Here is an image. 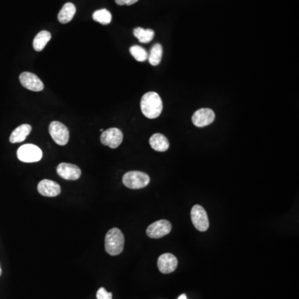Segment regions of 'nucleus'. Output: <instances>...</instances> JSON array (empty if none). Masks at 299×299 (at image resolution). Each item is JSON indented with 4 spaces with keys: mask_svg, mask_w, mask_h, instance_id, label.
<instances>
[{
    "mask_svg": "<svg viewBox=\"0 0 299 299\" xmlns=\"http://www.w3.org/2000/svg\"><path fill=\"white\" fill-rule=\"evenodd\" d=\"M50 136L59 146H65L69 140V131L67 127L59 121H52L49 125Z\"/></svg>",
    "mask_w": 299,
    "mask_h": 299,
    "instance_id": "423d86ee",
    "label": "nucleus"
},
{
    "mask_svg": "<svg viewBox=\"0 0 299 299\" xmlns=\"http://www.w3.org/2000/svg\"><path fill=\"white\" fill-rule=\"evenodd\" d=\"M178 299H187V297H186V295L185 294H181V296L178 297Z\"/></svg>",
    "mask_w": 299,
    "mask_h": 299,
    "instance_id": "b1692460",
    "label": "nucleus"
},
{
    "mask_svg": "<svg viewBox=\"0 0 299 299\" xmlns=\"http://www.w3.org/2000/svg\"><path fill=\"white\" fill-rule=\"evenodd\" d=\"M178 259L172 254H164L158 258L157 266L162 273H170L177 269Z\"/></svg>",
    "mask_w": 299,
    "mask_h": 299,
    "instance_id": "f8f14e48",
    "label": "nucleus"
},
{
    "mask_svg": "<svg viewBox=\"0 0 299 299\" xmlns=\"http://www.w3.org/2000/svg\"><path fill=\"white\" fill-rule=\"evenodd\" d=\"M123 133L121 130L116 127L104 131L101 135V142L104 146L116 149L121 144Z\"/></svg>",
    "mask_w": 299,
    "mask_h": 299,
    "instance_id": "0eeeda50",
    "label": "nucleus"
},
{
    "mask_svg": "<svg viewBox=\"0 0 299 299\" xmlns=\"http://www.w3.org/2000/svg\"><path fill=\"white\" fill-rule=\"evenodd\" d=\"M171 228L172 226L168 220H158L148 226L147 235L151 239H161L162 237L169 235Z\"/></svg>",
    "mask_w": 299,
    "mask_h": 299,
    "instance_id": "6e6552de",
    "label": "nucleus"
},
{
    "mask_svg": "<svg viewBox=\"0 0 299 299\" xmlns=\"http://www.w3.org/2000/svg\"><path fill=\"white\" fill-rule=\"evenodd\" d=\"M97 299H112V293L105 290V288H100L97 293Z\"/></svg>",
    "mask_w": 299,
    "mask_h": 299,
    "instance_id": "4be33fe9",
    "label": "nucleus"
},
{
    "mask_svg": "<svg viewBox=\"0 0 299 299\" xmlns=\"http://www.w3.org/2000/svg\"><path fill=\"white\" fill-rule=\"evenodd\" d=\"M93 20L98 22L102 25H108L112 22V13L108 9H99L94 12L93 15Z\"/></svg>",
    "mask_w": 299,
    "mask_h": 299,
    "instance_id": "aec40b11",
    "label": "nucleus"
},
{
    "mask_svg": "<svg viewBox=\"0 0 299 299\" xmlns=\"http://www.w3.org/2000/svg\"><path fill=\"white\" fill-rule=\"evenodd\" d=\"M162 54H163L162 46L160 43L155 44L151 48L148 58H147L149 63H151L152 66H157L162 61Z\"/></svg>",
    "mask_w": 299,
    "mask_h": 299,
    "instance_id": "6ab92c4d",
    "label": "nucleus"
},
{
    "mask_svg": "<svg viewBox=\"0 0 299 299\" xmlns=\"http://www.w3.org/2000/svg\"><path fill=\"white\" fill-rule=\"evenodd\" d=\"M100 131H101V132H103L104 130L103 129H100Z\"/></svg>",
    "mask_w": 299,
    "mask_h": 299,
    "instance_id": "a878e982",
    "label": "nucleus"
},
{
    "mask_svg": "<svg viewBox=\"0 0 299 299\" xmlns=\"http://www.w3.org/2000/svg\"><path fill=\"white\" fill-rule=\"evenodd\" d=\"M130 52L138 62H145L148 58L147 50L140 46L134 45L130 48Z\"/></svg>",
    "mask_w": 299,
    "mask_h": 299,
    "instance_id": "412c9836",
    "label": "nucleus"
},
{
    "mask_svg": "<svg viewBox=\"0 0 299 299\" xmlns=\"http://www.w3.org/2000/svg\"><path fill=\"white\" fill-rule=\"evenodd\" d=\"M32 131V127L28 124H23V125L17 127L14 131L11 134L9 140L11 143H20L24 142L26 139L27 136L30 134Z\"/></svg>",
    "mask_w": 299,
    "mask_h": 299,
    "instance_id": "2eb2a0df",
    "label": "nucleus"
},
{
    "mask_svg": "<svg viewBox=\"0 0 299 299\" xmlns=\"http://www.w3.org/2000/svg\"><path fill=\"white\" fill-rule=\"evenodd\" d=\"M191 220L195 228L200 232H205L209 228V218L206 211L199 205L193 206L191 209Z\"/></svg>",
    "mask_w": 299,
    "mask_h": 299,
    "instance_id": "39448f33",
    "label": "nucleus"
},
{
    "mask_svg": "<svg viewBox=\"0 0 299 299\" xmlns=\"http://www.w3.org/2000/svg\"><path fill=\"white\" fill-rule=\"evenodd\" d=\"M133 33L134 36L142 43H150L155 36V32L152 29H144L142 28H135Z\"/></svg>",
    "mask_w": 299,
    "mask_h": 299,
    "instance_id": "a211bd4d",
    "label": "nucleus"
},
{
    "mask_svg": "<svg viewBox=\"0 0 299 299\" xmlns=\"http://www.w3.org/2000/svg\"><path fill=\"white\" fill-rule=\"evenodd\" d=\"M149 142H150L151 148L154 149L155 151H159V152L167 151L170 147L168 139L161 133L154 134L150 138Z\"/></svg>",
    "mask_w": 299,
    "mask_h": 299,
    "instance_id": "4468645a",
    "label": "nucleus"
},
{
    "mask_svg": "<svg viewBox=\"0 0 299 299\" xmlns=\"http://www.w3.org/2000/svg\"><path fill=\"white\" fill-rule=\"evenodd\" d=\"M2 274V269H1V266H0V276Z\"/></svg>",
    "mask_w": 299,
    "mask_h": 299,
    "instance_id": "393cba45",
    "label": "nucleus"
},
{
    "mask_svg": "<svg viewBox=\"0 0 299 299\" xmlns=\"http://www.w3.org/2000/svg\"><path fill=\"white\" fill-rule=\"evenodd\" d=\"M125 238L119 228H113L105 235V249L108 254L116 256L122 253L124 250Z\"/></svg>",
    "mask_w": 299,
    "mask_h": 299,
    "instance_id": "f03ea898",
    "label": "nucleus"
},
{
    "mask_svg": "<svg viewBox=\"0 0 299 299\" xmlns=\"http://www.w3.org/2000/svg\"><path fill=\"white\" fill-rule=\"evenodd\" d=\"M76 13V7L73 3H67L63 5L58 13V21L61 24H67L74 19Z\"/></svg>",
    "mask_w": 299,
    "mask_h": 299,
    "instance_id": "dca6fc26",
    "label": "nucleus"
},
{
    "mask_svg": "<svg viewBox=\"0 0 299 299\" xmlns=\"http://www.w3.org/2000/svg\"><path fill=\"white\" fill-rule=\"evenodd\" d=\"M20 81L22 86L32 91V92H41L44 89V85L39 77L32 73L24 72L20 76Z\"/></svg>",
    "mask_w": 299,
    "mask_h": 299,
    "instance_id": "1a4fd4ad",
    "label": "nucleus"
},
{
    "mask_svg": "<svg viewBox=\"0 0 299 299\" xmlns=\"http://www.w3.org/2000/svg\"><path fill=\"white\" fill-rule=\"evenodd\" d=\"M116 5H132L138 2V0H115Z\"/></svg>",
    "mask_w": 299,
    "mask_h": 299,
    "instance_id": "5701e85b",
    "label": "nucleus"
},
{
    "mask_svg": "<svg viewBox=\"0 0 299 299\" xmlns=\"http://www.w3.org/2000/svg\"><path fill=\"white\" fill-rule=\"evenodd\" d=\"M17 156L20 162L25 163L38 162L43 157V151L37 146L26 144L22 146L17 151Z\"/></svg>",
    "mask_w": 299,
    "mask_h": 299,
    "instance_id": "20e7f679",
    "label": "nucleus"
},
{
    "mask_svg": "<svg viewBox=\"0 0 299 299\" xmlns=\"http://www.w3.org/2000/svg\"><path fill=\"white\" fill-rule=\"evenodd\" d=\"M39 194L46 197H55L61 193L60 185L55 181L43 180L38 185Z\"/></svg>",
    "mask_w": 299,
    "mask_h": 299,
    "instance_id": "ddd939ff",
    "label": "nucleus"
},
{
    "mask_svg": "<svg viewBox=\"0 0 299 299\" xmlns=\"http://www.w3.org/2000/svg\"><path fill=\"white\" fill-rule=\"evenodd\" d=\"M151 179L148 174L142 171H129L123 175L122 182L126 187L132 189L145 188L149 185Z\"/></svg>",
    "mask_w": 299,
    "mask_h": 299,
    "instance_id": "7ed1b4c3",
    "label": "nucleus"
},
{
    "mask_svg": "<svg viewBox=\"0 0 299 299\" xmlns=\"http://www.w3.org/2000/svg\"><path fill=\"white\" fill-rule=\"evenodd\" d=\"M140 109L147 118H157L163 109V103L159 94L155 92L146 93L140 101Z\"/></svg>",
    "mask_w": 299,
    "mask_h": 299,
    "instance_id": "f257e3e1",
    "label": "nucleus"
},
{
    "mask_svg": "<svg viewBox=\"0 0 299 299\" xmlns=\"http://www.w3.org/2000/svg\"><path fill=\"white\" fill-rule=\"evenodd\" d=\"M215 115L209 108H202L196 111L192 116V122L196 127H204L210 125L215 121Z\"/></svg>",
    "mask_w": 299,
    "mask_h": 299,
    "instance_id": "9b49d317",
    "label": "nucleus"
},
{
    "mask_svg": "<svg viewBox=\"0 0 299 299\" xmlns=\"http://www.w3.org/2000/svg\"><path fill=\"white\" fill-rule=\"evenodd\" d=\"M59 177L67 181H77L82 174V170L74 164L61 163L57 167Z\"/></svg>",
    "mask_w": 299,
    "mask_h": 299,
    "instance_id": "9d476101",
    "label": "nucleus"
},
{
    "mask_svg": "<svg viewBox=\"0 0 299 299\" xmlns=\"http://www.w3.org/2000/svg\"><path fill=\"white\" fill-rule=\"evenodd\" d=\"M51 37H52L51 33L47 31L43 30L39 32L37 36L33 39V43H32L35 51H37V52L43 51L45 46L47 45V43L50 41Z\"/></svg>",
    "mask_w": 299,
    "mask_h": 299,
    "instance_id": "f3484780",
    "label": "nucleus"
}]
</instances>
